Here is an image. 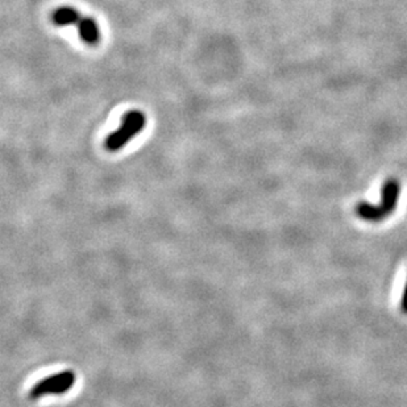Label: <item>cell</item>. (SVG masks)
I'll return each mask as SVG.
<instances>
[{
	"label": "cell",
	"mask_w": 407,
	"mask_h": 407,
	"mask_svg": "<svg viewBox=\"0 0 407 407\" xmlns=\"http://www.w3.org/2000/svg\"><path fill=\"white\" fill-rule=\"evenodd\" d=\"M76 374L73 370H63L51 374L42 380L36 382L29 390V399H40L47 395L66 394L76 385Z\"/></svg>",
	"instance_id": "obj_3"
},
{
	"label": "cell",
	"mask_w": 407,
	"mask_h": 407,
	"mask_svg": "<svg viewBox=\"0 0 407 407\" xmlns=\"http://www.w3.org/2000/svg\"><path fill=\"white\" fill-rule=\"evenodd\" d=\"M401 307L404 310V313L407 314V282L406 286H405V290H404V295H402V302H401Z\"/></svg>",
	"instance_id": "obj_6"
},
{
	"label": "cell",
	"mask_w": 407,
	"mask_h": 407,
	"mask_svg": "<svg viewBox=\"0 0 407 407\" xmlns=\"http://www.w3.org/2000/svg\"><path fill=\"white\" fill-rule=\"evenodd\" d=\"M147 124V117L144 113L139 110H131L123 116V122L119 129L114 131L108 135V138L104 141L106 149L110 152L120 151L123 147H126L129 141L132 140L136 135H139Z\"/></svg>",
	"instance_id": "obj_2"
},
{
	"label": "cell",
	"mask_w": 407,
	"mask_h": 407,
	"mask_svg": "<svg viewBox=\"0 0 407 407\" xmlns=\"http://www.w3.org/2000/svg\"><path fill=\"white\" fill-rule=\"evenodd\" d=\"M401 192V185L397 179H388L381 190V204H370L361 202L356 206V215L370 223H379L390 217L397 208Z\"/></svg>",
	"instance_id": "obj_1"
},
{
	"label": "cell",
	"mask_w": 407,
	"mask_h": 407,
	"mask_svg": "<svg viewBox=\"0 0 407 407\" xmlns=\"http://www.w3.org/2000/svg\"><path fill=\"white\" fill-rule=\"evenodd\" d=\"M82 15L79 11H76V8L70 7V6H63L58 7L53 15H51V20L56 26H74V24H79V22L82 20Z\"/></svg>",
	"instance_id": "obj_5"
},
{
	"label": "cell",
	"mask_w": 407,
	"mask_h": 407,
	"mask_svg": "<svg viewBox=\"0 0 407 407\" xmlns=\"http://www.w3.org/2000/svg\"><path fill=\"white\" fill-rule=\"evenodd\" d=\"M78 31L81 38L89 44V45H97L101 40V31L98 23L89 16H83L82 20L78 24Z\"/></svg>",
	"instance_id": "obj_4"
}]
</instances>
